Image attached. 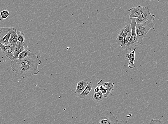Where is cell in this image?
I'll list each match as a JSON object with an SVG mask.
<instances>
[{"instance_id": "6da1fadb", "label": "cell", "mask_w": 168, "mask_h": 124, "mask_svg": "<svg viewBox=\"0 0 168 124\" xmlns=\"http://www.w3.org/2000/svg\"><path fill=\"white\" fill-rule=\"evenodd\" d=\"M41 63L38 56L32 52L24 59L11 61L10 67L12 71L15 72V76L27 79L39 73L38 67Z\"/></svg>"}, {"instance_id": "7a4b0ae2", "label": "cell", "mask_w": 168, "mask_h": 124, "mask_svg": "<svg viewBox=\"0 0 168 124\" xmlns=\"http://www.w3.org/2000/svg\"><path fill=\"white\" fill-rule=\"evenodd\" d=\"M155 24L153 21L149 20L141 24H136V32L139 45H141L143 38L148 33L154 30Z\"/></svg>"}, {"instance_id": "3957f363", "label": "cell", "mask_w": 168, "mask_h": 124, "mask_svg": "<svg viewBox=\"0 0 168 124\" xmlns=\"http://www.w3.org/2000/svg\"><path fill=\"white\" fill-rule=\"evenodd\" d=\"M95 115L90 116L92 124H107L114 115L112 112L103 110L96 109Z\"/></svg>"}, {"instance_id": "277c9868", "label": "cell", "mask_w": 168, "mask_h": 124, "mask_svg": "<svg viewBox=\"0 0 168 124\" xmlns=\"http://www.w3.org/2000/svg\"><path fill=\"white\" fill-rule=\"evenodd\" d=\"M131 20V24H130V25L132 32L131 38L129 43L127 45L122 47L123 50L129 51H131L134 50L135 48L137 47V46L139 45L138 42L136 32V25L137 24L136 22V19H132Z\"/></svg>"}, {"instance_id": "5b68a950", "label": "cell", "mask_w": 168, "mask_h": 124, "mask_svg": "<svg viewBox=\"0 0 168 124\" xmlns=\"http://www.w3.org/2000/svg\"><path fill=\"white\" fill-rule=\"evenodd\" d=\"M156 17L155 15H152L150 10L148 6L144 7V12L136 19L137 24H141L149 20L154 21L156 19Z\"/></svg>"}, {"instance_id": "8992f818", "label": "cell", "mask_w": 168, "mask_h": 124, "mask_svg": "<svg viewBox=\"0 0 168 124\" xmlns=\"http://www.w3.org/2000/svg\"><path fill=\"white\" fill-rule=\"evenodd\" d=\"M16 45H4L0 43V48L2 53L6 57L9 58L11 61H13V53L15 51Z\"/></svg>"}, {"instance_id": "52a82bcc", "label": "cell", "mask_w": 168, "mask_h": 124, "mask_svg": "<svg viewBox=\"0 0 168 124\" xmlns=\"http://www.w3.org/2000/svg\"><path fill=\"white\" fill-rule=\"evenodd\" d=\"M144 7L140 5L130 9L128 10V12L130 14L129 18L131 20L137 18L144 12Z\"/></svg>"}, {"instance_id": "ba28073f", "label": "cell", "mask_w": 168, "mask_h": 124, "mask_svg": "<svg viewBox=\"0 0 168 124\" xmlns=\"http://www.w3.org/2000/svg\"><path fill=\"white\" fill-rule=\"evenodd\" d=\"M98 86H103L105 90L107 91V93L106 95L104 96V97L107 98L110 94L112 91L114 90V84L112 82H105L103 81L100 80L98 83Z\"/></svg>"}, {"instance_id": "9c48e42d", "label": "cell", "mask_w": 168, "mask_h": 124, "mask_svg": "<svg viewBox=\"0 0 168 124\" xmlns=\"http://www.w3.org/2000/svg\"><path fill=\"white\" fill-rule=\"evenodd\" d=\"M94 87L91 82H88L87 86L83 92L80 95H78L80 99H85L89 95L90 93L94 90Z\"/></svg>"}, {"instance_id": "30bf717a", "label": "cell", "mask_w": 168, "mask_h": 124, "mask_svg": "<svg viewBox=\"0 0 168 124\" xmlns=\"http://www.w3.org/2000/svg\"><path fill=\"white\" fill-rule=\"evenodd\" d=\"M24 42H20L18 41L15 47L13 53V61L18 59V57L20 54L25 50Z\"/></svg>"}, {"instance_id": "8fae6325", "label": "cell", "mask_w": 168, "mask_h": 124, "mask_svg": "<svg viewBox=\"0 0 168 124\" xmlns=\"http://www.w3.org/2000/svg\"><path fill=\"white\" fill-rule=\"evenodd\" d=\"M136 49L137 47L135 48L129 53H127L125 55L126 57L129 60V62L128 63V66L130 69H134L136 67L134 64V62Z\"/></svg>"}, {"instance_id": "7c38bea8", "label": "cell", "mask_w": 168, "mask_h": 124, "mask_svg": "<svg viewBox=\"0 0 168 124\" xmlns=\"http://www.w3.org/2000/svg\"><path fill=\"white\" fill-rule=\"evenodd\" d=\"M88 82V80L86 79L79 81L75 91V94L77 95L81 94L87 86Z\"/></svg>"}, {"instance_id": "4fadbf2b", "label": "cell", "mask_w": 168, "mask_h": 124, "mask_svg": "<svg viewBox=\"0 0 168 124\" xmlns=\"http://www.w3.org/2000/svg\"><path fill=\"white\" fill-rule=\"evenodd\" d=\"M17 32V30L16 29L9 30L8 33L3 38L0 40V43L4 45H9V39H10L11 34Z\"/></svg>"}, {"instance_id": "5bb4252c", "label": "cell", "mask_w": 168, "mask_h": 124, "mask_svg": "<svg viewBox=\"0 0 168 124\" xmlns=\"http://www.w3.org/2000/svg\"><path fill=\"white\" fill-rule=\"evenodd\" d=\"M92 99L93 101L97 103H100L103 101L104 96L101 92L95 93L93 91L92 95Z\"/></svg>"}, {"instance_id": "9a60e30c", "label": "cell", "mask_w": 168, "mask_h": 124, "mask_svg": "<svg viewBox=\"0 0 168 124\" xmlns=\"http://www.w3.org/2000/svg\"><path fill=\"white\" fill-rule=\"evenodd\" d=\"M125 29V27L123 28L118 33L117 38L116 39V42L121 47H123L125 46L124 38L123 36V32Z\"/></svg>"}, {"instance_id": "2e32d148", "label": "cell", "mask_w": 168, "mask_h": 124, "mask_svg": "<svg viewBox=\"0 0 168 124\" xmlns=\"http://www.w3.org/2000/svg\"><path fill=\"white\" fill-rule=\"evenodd\" d=\"M127 121L118 120L113 115L107 124H127Z\"/></svg>"}, {"instance_id": "e0dca14e", "label": "cell", "mask_w": 168, "mask_h": 124, "mask_svg": "<svg viewBox=\"0 0 168 124\" xmlns=\"http://www.w3.org/2000/svg\"><path fill=\"white\" fill-rule=\"evenodd\" d=\"M18 41V37L17 32L11 34L9 41V45L13 46L16 45Z\"/></svg>"}, {"instance_id": "ac0fdd59", "label": "cell", "mask_w": 168, "mask_h": 124, "mask_svg": "<svg viewBox=\"0 0 168 124\" xmlns=\"http://www.w3.org/2000/svg\"><path fill=\"white\" fill-rule=\"evenodd\" d=\"M31 53V50L25 49V50L22 51L19 55L18 59L16 60H20L24 59L27 58Z\"/></svg>"}, {"instance_id": "d6986e66", "label": "cell", "mask_w": 168, "mask_h": 124, "mask_svg": "<svg viewBox=\"0 0 168 124\" xmlns=\"http://www.w3.org/2000/svg\"><path fill=\"white\" fill-rule=\"evenodd\" d=\"M13 27H1L0 28V40L2 39L8 32L11 29H15Z\"/></svg>"}, {"instance_id": "ffe728a7", "label": "cell", "mask_w": 168, "mask_h": 124, "mask_svg": "<svg viewBox=\"0 0 168 124\" xmlns=\"http://www.w3.org/2000/svg\"><path fill=\"white\" fill-rule=\"evenodd\" d=\"M9 12L8 10H4L0 13V20L6 19L8 17Z\"/></svg>"}, {"instance_id": "44dd1931", "label": "cell", "mask_w": 168, "mask_h": 124, "mask_svg": "<svg viewBox=\"0 0 168 124\" xmlns=\"http://www.w3.org/2000/svg\"><path fill=\"white\" fill-rule=\"evenodd\" d=\"M131 30L130 24H128L125 27V29L123 30V33L124 38V41L125 40V37H126L127 35L129 33V32Z\"/></svg>"}, {"instance_id": "7402d4cb", "label": "cell", "mask_w": 168, "mask_h": 124, "mask_svg": "<svg viewBox=\"0 0 168 124\" xmlns=\"http://www.w3.org/2000/svg\"><path fill=\"white\" fill-rule=\"evenodd\" d=\"M17 33L18 37V41L20 42H24L25 37L24 33L20 31L17 32Z\"/></svg>"}, {"instance_id": "603a6c76", "label": "cell", "mask_w": 168, "mask_h": 124, "mask_svg": "<svg viewBox=\"0 0 168 124\" xmlns=\"http://www.w3.org/2000/svg\"><path fill=\"white\" fill-rule=\"evenodd\" d=\"M132 35V30H130V31L129 32V33L127 35L126 37H125V40L124 46H125L126 45H127V44L128 43H129L130 39H131V38Z\"/></svg>"}, {"instance_id": "cb8c5ba5", "label": "cell", "mask_w": 168, "mask_h": 124, "mask_svg": "<svg viewBox=\"0 0 168 124\" xmlns=\"http://www.w3.org/2000/svg\"><path fill=\"white\" fill-rule=\"evenodd\" d=\"M149 124H163L160 119L158 120H155L153 118H152L149 122Z\"/></svg>"}, {"instance_id": "d4e9b609", "label": "cell", "mask_w": 168, "mask_h": 124, "mask_svg": "<svg viewBox=\"0 0 168 124\" xmlns=\"http://www.w3.org/2000/svg\"><path fill=\"white\" fill-rule=\"evenodd\" d=\"M94 91L95 93H98L100 92L99 86H97V87L94 89V91Z\"/></svg>"}, {"instance_id": "484cf974", "label": "cell", "mask_w": 168, "mask_h": 124, "mask_svg": "<svg viewBox=\"0 0 168 124\" xmlns=\"http://www.w3.org/2000/svg\"><path fill=\"white\" fill-rule=\"evenodd\" d=\"M99 86V90L100 92L104 91L105 90L103 86Z\"/></svg>"}, {"instance_id": "4316f807", "label": "cell", "mask_w": 168, "mask_h": 124, "mask_svg": "<svg viewBox=\"0 0 168 124\" xmlns=\"http://www.w3.org/2000/svg\"><path fill=\"white\" fill-rule=\"evenodd\" d=\"M1 28V26H0V28Z\"/></svg>"}]
</instances>
